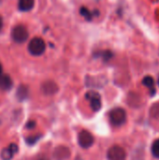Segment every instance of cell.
Segmentation results:
<instances>
[{"label": "cell", "instance_id": "ac0fdd59", "mask_svg": "<svg viewBox=\"0 0 159 160\" xmlns=\"http://www.w3.org/2000/svg\"><path fill=\"white\" fill-rule=\"evenodd\" d=\"M35 126H36V123H35L34 121H30V122H28V123H27L26 128H35Z\"/></svg>", "mask_w": 159, "mask_h": 160}, {"label": "cell", "instance_id": "3957f363", "mask_svg": "<svg viewBox=\"0 0 159 160\" xmlns=\"http://www.w3.org/2000/svg\"><path fill=\"white\" fill-rule=\"evenodd\" d=\"M28 30L22 24H18L13 27L11 32V37L13 40L17 43H23L28 38Z\"/></svg>", "mask_w": 159, "mask_h": 160}, {"label": "cell", "instance_id": "e0dca14e", "mask_svg": "<svg viewBox=\"0 0 159 160\" xmlns=\"http://www.w3.org/2000/svg\"><path fill=\"white\" fill-rule=\"evenodd\" d=\"M39 139V137L38 136H36V137H30V138H28L27 140H26V142L27 143H29V144H34L37 140Z\"/></svg>", "mask_w": 159, "mask_h": 160}, {"label": "cell", "instance_id": "ffe728a7", "mask_svg": "<svg viewBox=\"0 0 159 160\" xmlns=\"http://www.w3.org/2000/svg\"><path fill=\"white\" fill-rule=\"evenodd\" d=\"M37 160H50L49 158H38Z\"/></svg>", "mask_w": 159, "mask_h": 160}, {"label": "cell", "instance_id": "7402d4cb", "mask_svg": "<svg viewBox=\"0 0 159 160\" xmlns=\"http://www.w3.org/2000/svg\"><path fill=\"white\" fill-rule=\"evenodd\" d=\"M158 85H159V79H158Z\"/></svg>", "mask_w": 159, "mask_h": 160}, {"label": "cell", "instance_id": "8992f818", "mask_svg": "<svg viewBox=\"0 0 159 160\" xmlns=\"http://www.w3.org/2000/svg\"><path fill=\"white\" fill-rule=\"evenodd\" d=\"M85 98L89 100L90 106L95 112H97L100 110V108H101V98H100V95L98 93L94 92V91H90L86 94Z\"/></svg>", "mask_w": 159, "mask_h": 160}, {"label": "cell", "instance_id": "277c9868", "mask_svg": "<svg viewBox=\"0 0 159 160\" xmlns=\"http://www.w3.org/2000/svg\"><path fill=\"white\" fill-rule=\"evenodd\" d=\"M107 158L108 160H126L127 152L122 146L113 145L108 150Z\"/></svg>", "mask_w": 159, "mask_h": 160}, {"label": "cell", "instance_id": "d6986e66", "mask_svg": "<svg viewBox=\"0 0 159 160\" xmlns=\"http://www.w3.org/2000/svg\"><path fill=\"white\" fill-rule=\"evenodd\" d=\"M2 26H3V19H2V17L0 16V31H1Z\"/></svg>", "mask_w": 159, "mask_h": 160}, {"label": "cell", "instance_id": "5bb4252c", "mask_svg": "<svg viewBox=\"0 0 159 160\" xmlns=\"http://www.w3.org/2000/svg\"><path fill=\"white\" fill-rule=\"evenodd\" d=\"M150 115L154 119L159 121V103H155L151 107V109H150Z\"/></svg>", "mask_w": 159, "mask_h": 160}, {"label": "cell", "instance_id": "30bf717a", "mask_svg": "<svg viewBox=\"0 0 159 160\" xmlns=\"http://www.w3.org/2000/svg\"><path fill=\"white\" fill-rule=\"evenodd\" d=\"M12 85V80L8 75H1L0 76V89L8 90Z\"/></svg>", "mask_w": 159, "mask_h": 160}, {"label": "cell", "instance_id": "5b68a950", "mask_svg": "<svg viewBox=\"0 0 159 160\" xmlns=\"http://www.w3.org/2000/svg\"><path fill=\"white\" fill-rule=\"evenodd\" d=\"M94 136L87 130H82L78 135V142L83 149L90 148L94 143Z\"/></svg>", "mask_w": 159, "mask_h": 160}, {"label": "cell", "instance_id": "6da1fadb", "mask_svg": "<svg viewBox=\"0 0 159 160\" xmlns=\"http://www.w3.org/2000/svg\"><path fill=\"white\" fill-rule=\"evenodd\" d=\"M109 119L112 126L121 127L127 121V112L123 108H115L110 112Z\"/></svg>", "mask_w": 159, "mask_h": 160}, {"label": "cell", "instance_id": "ba28073f", "mask_svg": "<svg viewBox=\"0 0 159 160\" xmlns=\"http://www.w3.org/2000/svg\"><path fill=\"white\" fill-rule=\"evenodd\" d=\"M52 157L54 160H66L70 157V150L66 146H58L54 149Z\"/></svg>", "mask_w": 159, "mask_h": 160}, {"label": "cell", "instance_id": "44dd1931", "mask_svg": "<svg viewBox=\"0 0 159 160\" xmlns=\"http://www.w3.org/2000/svg\"><path fill=\"white\" fill-rule=\"evenodd\" d=\"M2 75V66H1V64H0V76Z\"/></svg>", "mask_w": 159, "mask_h": 160}, {"label": "cell", "instance_id": "7a4b0ae2", "mask_svg": "<svg viewBox=\"0 0 159 160\" xmlns=\"http://www.w3.org/2000/svg\"><path fill=\"white\" fill-rule=\"evenodd\" d=\"M46 50V44L41 38L36 37L32 38L28 44V52L35 56H39L44 53Z\"/></svg>", "mask_w": 159, "mask_h": 160}, {"label": "cell", "instance_id": "9c48e42d", "mask_svg": "<svg viewBox=\"0 0 159 160\" xmlns=\"http://www.w3.org/2000/svg\"><path fill=\"white\" fill-rule=\"evenodd\" d=\"M17 152H18V146L14 143H11L7 148L2 150L1 158L3 160H11Z\"/></svg>", "mask_w": 159, "mask_h": 160}, {"label": "cell", "instance_id": "52a82bcc", "mask_svg": "<svg viewBox=\"0 0 159 160\" xmlns=\"http://www.w3.org/2000/svg\"><path fill=\"white\" fill-rule=\"evenodd\" d=\"M40 89H41L42 94L45 95V96H53L59 90L58 85L53 81H46V82H44L41 84Z\"/></svg>", "mask_w": 159, "mask_h": 160}, {"label": "cell", "instance_id": "7c38bea8", "mask_svg": "<svg viewBox=\"0 0 159 160\" xmlns=\"http://www.w3.org/2000/svg\"><path fill=\"white\" fill-rule=\"evenodd\" d=\"M28 97V88L25 85H21L17 90V98L19 100L22 101Z\"/></svg>", "mask_w": 159, "mask_h": 160}, {"label": "cell", "instance_id": "4fadbf2b", "mask_svg": "<svg viewBox=\"0 0 159 160\" xmlns=\"http://www.w3.org/2000/svg\"><path fill=\"white\" fill-rule=\"evenodd\" d=\"M142 84L145 85L146 87L152 89V95H154V93L156 92L154 86H155V81H154V78L151 77V76H146L143 78L142 80Z\"/></svg>", "mask_w": 159, "mask_h": 160}, {"label": "cell", "instance_id": "2e32d148", "mask_svg": "<svg viewBox=\"0 0 159 160\" xmlns=\"http://www.w3.org/2000/svg\"><path fill=\"white\" fill-rule=\"evenodd\" d=\"M81 14H82L86 20H88V21H90V20L92 19V13H91V11L88 10L85 7H82V8H81Z\"/></svg>", "mask_w": 159, "mask_h": 160}, {"label": "cell", "instance_id": "9a60e30c", "mask_svg": "<svg viewBox=\"0 0 159 160\" xmlns=\"http://www.w3.org/2000/svg\"><path fill=\"white\" fill-rule=\"evenodd\" d=\"M151 151H152V154L155 158H159V139L154 142L152 148H151Z\"/></svg>", "mask_w": 159, "mask_h": 160}, {"label": "cell", "instance_id": "8fae6325", "mask_svg": "<svg viewBox=\"0 0 159 160\" xmlns=\"http://www.w3.org/2000/svg\"><path fill=\"white\" fill-rule=\"evenodd\" d=\"M35 0H19L18 6L22 11H29L33 8Z\"/></svg>", "mask_w": 159, "mask_h": 160}]
</instances>
